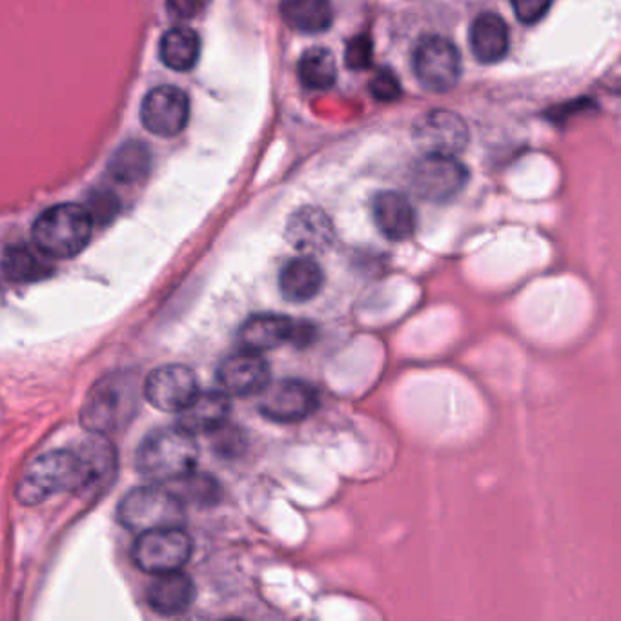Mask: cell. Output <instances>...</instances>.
<instances>
[{
	"instance_id": "cell-1",
	"label": "cell",
	"mask_w": 621,
	"mask_h": 621,
	"mask_svg": "<svg viewBox=\"0 0 621 621\" xmlns=\"http://www.w3.org/2000/svg\"><path fill=\"white\" fill-rule=\"evenodd\" d=\"M198 459L195 435L188 434L179 425L154 430L135 454L139 474L155 485L177 483L192 476Z\"/></svg>"
},
{
	"instance_id": "cell-2",
	"label": "cell",
	"mask_w": 621,
	"mask_h": 621,
	"mask_svg": "<svg viewBox=\"0 0 621 621\" xmlns=\"http://www.w3.org/2000/svg\"><path fill=\"white\" fill-rule=\"evenodd\" d=\"M138 403L135 375L114 372L100 378L88 392L81 410V423L89 434H110L122 429L133 418Z\"/></svg>"
},
{
	"instance_id": "cell-3",
	"label": "cell",
	"mask_w": 621,
	"mask_h": 621,
	"mask_svg": "<svg viewBox=\"0 0 621 621\" xmlns=\"http://www.w3.org/2000/svg\"><path fill=\"white\" fill-rule=\"evenodd\" d=\"M94 230V219L81 204H56L35 219L32 228L35 247L51 261L72 259L83 252Z\"/></svg>"
},
{
	"instance_id": "cell-4",
	"label": "cell",
	"mask_w": 621,
	"mask_h": 621,
	"mask_svg": "<svg viewBox=\"0 0 621 621\" xmlns=\"http://www.w3.org/2000/svg\"><path fill=\"white\" fill-rule=\"evenodd\" d=\"M83 465L75 451H51L29 463L15 495L23 505H39L67 490H83Z\"/></svg>"
},
{
	"instance_id": "cell-5",
	"label": "cell",
	"mask_w": 621,
	"mask_h": 621,
	"mask_svg": "<svg viewBox=\"0 0 621 621\" xmlns=\"http://www.w3.org/2000/svg\"><path fill=\"white\" fill-rule=\"evenodd\" d=\"M117 517L122 527L141 534L182 528L184 525V501L165 487H141L122 498L117 509Z\"/></svg>"
},
{
	"instance_id": "cell-6",
	"label": "cell",
	"mask_w": 621,
	"mask_h": 621,
	"mask_svg": "<svg viewBox=\"0 0 621 621\" xmlns=\"http://www.w3.org/2000/svg\"><path fill=\"white\" fill-rule=\"evenodd\" d=\"M419 83L435 94H445L462 77V56L452 40L441 35H427L419 40L413 56Z\"/></svg>"
},
{
	"instance_id": "cell-7",
	"label": "cell",
	"mask_w": 621,
	"mask_h": 621,
	"mask_svg": "<svg viewBox=\"0 0 621 621\" xmlns=\"http://www.w3.org/2000/svg\"><path fill=\"white\" fill-rule=\"evenodd\" d=\"M192 556V539L182 528H166L141 534L133 545V561L141 571L154 576L181 572Z\"/></svg>"
},
{
	"instance_id": "cell-8",
	"label": "cell",
	"mask_w": 621,
	"mask_h": 621,
	"mask_svg": "<svg viewBox=\"0 0 621 621\" xmlns=\"http://www.w3.org/2000/svg\"><path fill=\"white\" fill-rule=\"evenodd\" d=\"M312 337L314 331L308 323H297L296 320L279 314L252 315L239 331L242 350L255 354L268 353L286 343L307 345Z\"/></svg>"
},
{
	"instance_id": "cell-9",
	"label": "cell",
	"mask_w": 621,
	"mask_h": 621,
	"mask_svg": "<svg viewBox=\"0 0 621 621\" xmlns=\"http://www.w3.org/2000/svg\"><path fill=\"white\" fill-rule=\"evenodd\" d=\"M320 407V394L301 380H280L270 383L261 394L259 410L275 423H297L310 418Z\"/></svg>"
},
{
	"instance_id": "cell-10",
	"label": "cell",
	"mask_w": 621,
	"mask_h": 621,
	"mask_svg": "<svg viewBox=\"0 0 621 621\" xmlns=\"http://www.w3.org/2000/svg\"><path fill=\"white\" fill-rule=\"evenodd\" d=\"M143 392L157 410L181 414L199 396L198 375L182 365H166L150 372Z\"/></svg>"
},
{
	"instance_id": "cell-11",
	"label": "cell",
	"mask_w": 621,
	"mask_h": 621,
	"mask_svg": "<svg viewBox=\"0 0 621 621\" xmlns=\"http://www.w3.org/2000/svg\"><path fill=\"white\" fill-rule=\"evenodd\" d=\"M143 127L159 138H176L190 121V99L177 86H157L150 89L141 105Z\"/></svg>"
},
{
	"instance_id": "cell-12",
	"label": "cell",
	"mask_w": 621,
	"mask_h": 621,
	"mask_svg": "<svg viewBox=\"0 0 621 621\" xmlns=\"http://www.w3.org/2000/svg\"><path fill=\"white\" fill-rule=\"evenodd\" d=\"M414 141L425 155L454 157L468 144V128L462 117L449 110H432L414 127Z\"/></svg>"
},
{
	"instance_id": "cell-13",
	"label": "cell",
	"mask_w": 621,
	"mask_h": 621,
	"mask_svg": "<svg viewBox=\"0 0 621 621\" xmlns=\"http://www.w3.org/2000/svg\"><path fill=\"white\" fill-rule=\"evenodd\" d=\"M467 181L468 170L456 157L425 155L413 174L416 192L432 203H445L456 198Z\"/></svg>"
},
{
	"instance_id": "cell-14",
	"label": "cell",
	"mask_w": 621,
	"mask_h": 621,
	"mask_svg": "<svg viewBox=\"0 0 621 621\" xmlns=\"http://www.w3.org/2000/svg\"><path fill=\"white\" fill-rule=\"evenodd\" d=\"M217 381L226 396H255L270 386V367L261 354L239 350L223 359Z\"/></svg>"
},
{
	"instance_id": "cell-15",
	"label": "cell",
	"mask_w": 621,
	"mask_h": 621,
	"mask_svg": "<svg viewBox=\"0 0 621 621\" xmlns=\"http://www.w3.org/2000/svg\"><path fill=\"white\" fill-rule=\"evenodd\" d=\"M230 410V397L225 392H199V396L179 414L177 425L192 435L215 432L226 423Z\"/></svg>"
},
{
	"instance_id": "cell-16",
	"label": "cell",
	"mask_w": 621,
	"mask_h": 621,
	"mask_svg": "<svg viewBox=\"0 0 621 621\" xmlns=\"http://www.w3.org/2000/svg\"><path fill=\"white\" fill-rule=\"evenodd\" d=\"M374 220L381 234L391 241H405L416 230V212L408 199L397 192H381L375 195Z\"/></svg>"
},
{
	"instance_id": "cell-17",
	"label": "cell",
	"mask_w": 621,
	"mask_h": 621,
	"mask_svg": "<svg viewBox=\"0 0 621 621\" xmlns=\"http://www.w3.org/2000/svg\"><path fill=\"white\" fill-rule=\"evenodd\" d=\"M286 239L301 252H320L334 239V228L321 210L307 206L291 215L286 226Z\"/></svg>"
},
{
	"instance_id": "cell-18",
	"label": "cell",
	"mask_w": 621,
	"mask_h": 621,
	"mask_svg": "<svg viewBox=\"0 0 621 621\" xmlns=\"http://www.w3.org/2000/svg\"><path fill=\"white\" fill-rule=\"evenodd\" d=\"M511 46L506 23L495 13H481L470 26V50L479 62L494 64L505 59Z\"/></svg>"
},
{
	"instance_id": "cell-19",
	"label": "cell",
	"mask_w": 621,
	"mask_h": 621,
	"mask_svg": "<svg viewBox=\"0 0 621 621\" xmlns=\"http://www.w3.org/2000/svg\"><path fill=\"white\" fill-rule=\"evenodd\" d=\"M323 283V270L310 255L291 259L280 270L279 288L286 301H310L320 294Z\"/></svg>"
},
{
	"instance_id": "cell-20",
	"label": "cell",
	"mask_w": 621,
	"mask_h": 621,
	"mask_svg": "<svg viewBox=\"0 0 621 621\" xmlns=\"http://www.w3.org/2000/svg\"><path fill=\"white\" fill-rule=\"evenodd\" d=\"M150 607L165 616H177L193 604L195 585L182 572L155 576L146 590Z\"/></svg>"
},
{
	"instance_id": "cell-21",
	"label": "cell",
	"mask_w": 621,
	"mask_h": 621,
	"mask_svg": "<svg viewBox=\"0 0 621 621\" xmlns=\"http://www.w3.org/2000/svg\"><path fill=\"white\" fill-rule=\"evenodd\" d=\"M2 272L8 279L15 283L46 279L53 272L51 259L46 258L39 248L24 242L10 244L2 253Z\"/></svg>"
},
{
	"instance_id": "cell-22",
	"label": "cell",
	"mask_w": 621,
	"mask_h": 621,
	"mask_svg": "<svg viewBox=\"0 0 621 621\" xmlns=\"http://www.w3.org/2000/svg\"><path fill=\"white\" fill-rule=\"evenodd\" d=\"M75 452L83 465V490L99 487L116 473V451L105 435H89L88 440H84Z\"/></svg>"
},
{
	"instance_id": "cell-23",
	"label": "cell",
	"mask_w": 621,
	"mask_h": 621,
	"mask_svg": "<svg viewBox=\"0 0 621 621\" xmlns=\"http://www.w3.org/2000/svg\"><path fill=\"white\" fill-rule=\"evenodd\" d=\"M280 17L299 34H321L334 23V10L323 0H290L280 4Z\"/></svg>"
},
{
	"instance_id": "cell-24",
	"label": "cell",
	"mask_w": 621,
	"mask_h": 621,
	"mask_svg": "<svg viewBox=\"0 0 621 621\" xmlns=\"http://www.w3.org/2000/svg\"><path fill=\"white\" fill-rule=\"evenodd\" d=\"M160 61L176 72H190L201 57V37L195 29L177 26L160 37Z\"/></svg>"
},
{
	"instance_id": "cell-25",
	"label": "cell",
	"mask_w": 621,
	"mask_h": 621,
	"mask_svg": "<svg viewBox=\"0 0 621 621\" xmlns=\"http://www.w3.org/2000/svg\"><path fill=\"white\" fill-rule=\"evenodd\" d=\"M297 75L304 88L315 92L332 88L337 81L336 59L326 48H310L299 59Z\"/></svg>"
},
{
	"instance_id": "cell-26",
	"label": "cell",
	"mask_w": 621,
	"mask_h": 621,
	"mask_svg": "<svg viewBox=\"0 0 621 621\" xmlns=\"http://www.w3.org/2000/svg\"><path fill=\"white\" fill-rule=\"evenodd\" d=\"M152 155L146 144L133 141V143L122 144L111 157L110 176L122 184H133L141 181L150 171Z\"/></svg>"
},
{
	"instance_id": "cell-27",
	"label": "cell",
	"mask_w": 621,
	"mask_h": 621,
	"mask_svg": "<svg viewBox=\"0 0 621 621\" xmlns=\"http://www.w3.org/2000/svg\"><path fill=\"white\" fill-rule=\"evenodd\" d=\"M181 489L174 490L184 503L188 500L192 501H215L219 494V487L210 478H195V476H188V478L177 481Z\"/></svg>"
},
{
	"instance_id": "cell-28",
	"label": "cell",
	"mask_w": 621,
	"mask_h": 621,
	"mask_svg": "<svg viewBox=\"0 0 621 621\" xmlns=\"http://www.w3.org/2000/svg\"><path fill=\"white\" fill-rule=\"evenodd\" d=\"M372 53H374V46H372L369 35H356L353 40H348L345 62H347L348 68H353L356 72L367 70L372 62Z\"/></svg>"
},
{
	"instance_id": "cell-29",
	"label": "cell",
	"mask_w": 621,
	"mask_h": 621,
	"mask_svg": "<svg viewBox=\"0 0 621 621\" xmlns=\"http://www.w3.org/2000/svg\"><path fill=\"white\" fill-rule=\"evenodd\" d=\"M370 94L381 103H392L402 97V84L391 70H380L370 81Z\"/></svg>"
},
{
	"instance_id": "cell-30",
	"label": "cell",
	"mask_w": 621,
	"mask_h": 621,
	"mask_svg": "<svg viewBox=\"0 0 621 621\" xmlns=\"http://www.w3.org/2000/svg\"><path fill=\"white\" fill-rule=\"evenodd\" d=\"M512 10L523 24H536L549 12L550 2L547 0H517V2H512Z\"/></svg>"
},
{
	"instance_id": "cell-31",
	"label": "cell",
	"mask_w": 621,
	"mask_h": 621,
	"mask_svg": "<svg viewBox=\"0 0 621 621\" xmlns=\"http://www.w3.org/2000/svg\"><path fill=\"white\" fill-rule=\"evenodd\" d=\"M203 4H190V2H176V4H168V10L176 13L179 17H195V12L201 10Z\"/></svg>"
}]
</instances>
